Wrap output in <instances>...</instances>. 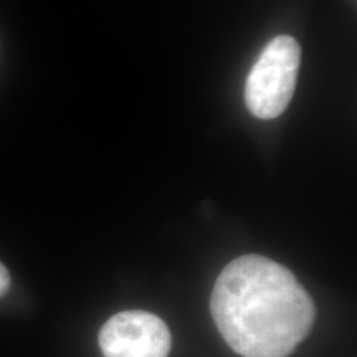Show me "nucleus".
Wrapping results in <instances>:
<instances>
[{
  "instance_id": "1",
  "label": "nucleus",
  "mask_w": 357,
  "mask_h": 357,
  "mask_svg": "<svg viewBox=\"0 0 357 357\" xmlns=\"http://www.w3.org/2000/svg\"><path fill=\"white\" fill-rule=\"evenodd\" d=\"M211 312L243 357H287L311 331L315 306L289 268L258 255L231 261L218 275Z\"/></svg>"
},
{
  "instance_id": "2",
  "label": "nucleus",
  "mask_w": 357,
  "mask_h": 357,
  "mask_svg": "<svg viewBox=\"0 0 357 357\" xmlns=\"http://www.w3.org/2000/svg\"><path fill=\"white\" fill-rule=\"evenodd\" d=\"M301 47L291 36L273 38L255 66L245 85V102L259 119L277 118L293 98L301 66Z\"/></svg>"
},
{
  "instance_id": "3",
  "label": "nucleus",
  "mask_w": 357,
  "mask_h": 357,
  "mask_svg": "<svg viewBox=\"0 0 357 357\" xmlns=\"http://www.w3.org/2000/svg\"><path fill=\"white\" fill-rule=\"evenodd\" d=\"M98 343L105 357H167L171 333L151 312L123 311L103 324Z\"/></svg>"
},
{
  "instance_id": "4",
  "label": "nucleus",
  "mask_w": 357,
  "mask_h": 357,
  "mask_svg": "<svg viewBox=\"0 0 357 357\" xmlns=\"http://www.w3.org/2000/svg\"><path fill=\"white\" fill-rule=\"evenodd\" d=\"M10 287V274L4 265L0 264V296L6 293Z\"/></svg>"
}]
</instances>
